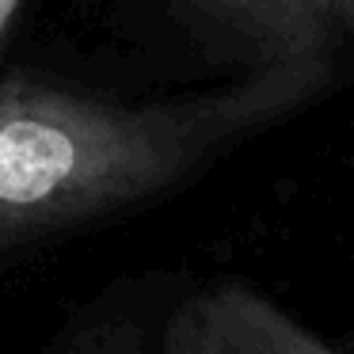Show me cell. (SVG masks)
Wrapping results in <instances>:
<instances>
[{"instance_id":"1","label":"cell","mask_w":354,"mask_h":354,"mask_svg":"<svg viewBox=\"0 0 354 354\" xmlns=\"http://www.w3.org/2000/svg\"><path fill=\"white\" fill-rule=\"evenodd\" d=\"M320 95L328 88L297 73H248L160 103L0 80V244L149 198Z\"/></svg>"},{"instance_id":"2","label":"cell","mask_w":354,"mask_h":354,"mask_svg":"<svg viewBox=\"0 0 354 354\" xmlns=\"http://www.w3.org/2000/svg\"><path fill=\"white\" fill-rule=\"evenodd\" d=\"M240 77L297 73L339 88L354 73V0H179Z\"/></svg>"},{"instance_id":"3","label":"cell","mask_w":354,"mask_h":354,"mask_svg":"<svg viewBox=\"0 0 354 354\" xmlns=\"http://www.w3.org/2000/svg\"><path fill=\"white\" fill-rule=\"evenodd\" d=\"M164 354H346L270 297L225 282L191 297L168 324Z\"/></svg>"},{"instance_id":"4","label":"cell","mask_w":354,"mask_h":354,"mask_svg":"<svg viewBox=\"0 0 354 354\" xmlns=\"http://www.w3.org/2000/svg\"><path fill=\"white\" fill-rule=\"evenodd\" d=\"M19 4H24V0H0V39L8 35V27H12V19H16Z\"/></svg>"},{"instance_id":"5","label":"cell","mask_w":354,"mask_h":354,"mask_svg":"<svg viewBox=\"0 0 354 354\" xmlns=\"http://www.w3.org/2000/svg\"><path fill=\"white\" fill-rule=\"evenodd\" d=\"M346 354H354V335H351V346H346Z\"/></svg>"}]
</instances>
